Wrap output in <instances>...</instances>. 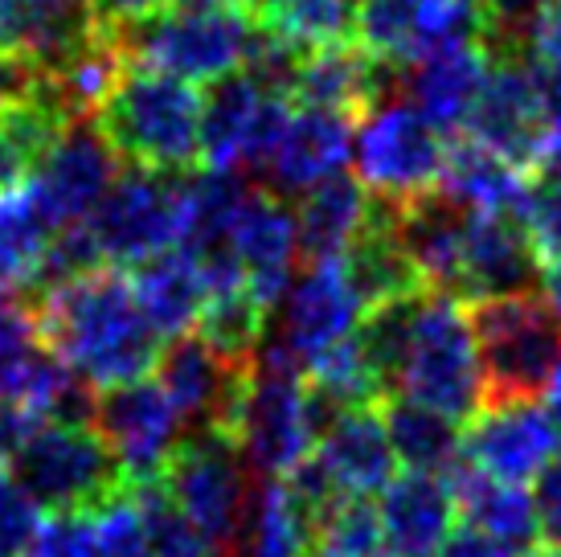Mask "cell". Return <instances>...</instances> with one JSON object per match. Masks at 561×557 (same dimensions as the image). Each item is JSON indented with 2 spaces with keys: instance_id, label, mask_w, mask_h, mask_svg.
<instances>
[{
  "instance_id": "c3c4849f",
  "label": "cell",
  "mask_w": 561,
  "mask_h": 557,
  "mask_svg": "<svg viewBox=\"0 0 561 557\" xmlns=\"http://www.w3.org/2000/svg\"><path fill=\"white\" fill-rule=\"evenodd\" d=\"M33 422L21 410H13V406L0 398V467L9 464V455L16 451V443L25 439V431H30Z\"/></svg>"
},
{
  "instance_id": "ee69618b",
  "label": "cell",
  "mask_w": 561,
  "mask_h": 557,
  "mask_svg": "<svg viewBox=\"0 0 561 557\" xmlns=\"http://www.w3.org/2000/svg\"><path fill=\"white\" fill-rule=\"evenodd\" d=\"M37 341V311L33 299L16 287L0 283V373L9 370V361L21 356Z\"/></svg>"
},
{
  "instance_id": "484cf974",
  "label": "cell",
  "mask_w": 561,
  "mask_h": 557,
  "mask_svg": "<svg viewBox=\"0 0 561 557\" xmlns=\"http://www.w3.org/2000/svg\"><path fill=\"white\" fill-rule=\"evenodd\" d=\"M533 172L513 164L508 156L492 152L480 139H451L443 152L435 193L468 214H508L520 217L533 193Z\"/></svg>"
},
{
  "instance_id": "8d00e7d4",
  "label": "cell",
  "mask_w": 561,
  "mask_h": 557,
  "mask_svg": "<svg viewBox=\"0 0 561 557\" xmlns=\"http://www.w3.org/2000/svg\"><path fill=\"white\" fill-rule=\"evenodd\" d=\"M127 492L140 509L144 537H148L157 557H226V549H218L185 512L172 504L169 492L160 488V480L127 484Z\"/></svg>"
},
{
  "instance_id": "603a6c76",
  "label": "cell",
  "mask_w": 561,
  "mask_h": 557,
  "mask_svg": "<svg viewBox=\"0 0 561 557\" xmlns=\"http://www.w3.org/2000/svg\"><path fill=\"white\" fill-rule=\"evenodd\" d=\"M374 504L386 557H435L455 528L451 480L435 471H393Z\"/></svg>"
},
{
  "instance_id": "1f68e13d",
  "label": "cell",
  "mask_w": 561,
  "mask_h": 557,
  "mask_svg": "<svg viewBox=\"0 0 561 557\" xmlns=\"http://www.w3.org/2000/svg\"><path fill=\"white\" fill-rule=\"evenodd\" d=\"M291 209H296L299 250L308 259H328V254H344L348 242L365 230V221L374 214V193L357 177L336 172L308 193H299Z\"/></svg>"
},
{
  "instance_id": "4316f807",
  "label": "cell",
  "mask_w": 561,
  "mask_h": 557,
  "mask_svg": "<svg viewBox=\"0 0 561 557\" xmlns=\"http://www.w3.org/2000/svg\"><path fill=\"white\" fill-rule=\"evenodd\" d=\"M488 62H492V54L480 42H455V46L431 49L419 62L402 66L393 91H402V99H410L435 127L455 132V127H463L471 103L480 94Z\"/></svg>"
},
{
  "instance_id": "ba28073f",
  "label": "cell",
  "mask_w": 561,
  "mask_h": 557,
  "mask_svg": "<svg viewBox=\"0 0 561 557\" xmlns=\"http://www.w3.org/2000/svg\"><path fill=\"white\" fill-rule=\"evenodd\" d=\"M447 136L422 115L402 94H381L374 107H365L353 127L348 160L357 181L377 202H410L431 193L443 169Z\"/></svg>"
},
{
  "instance_id": "cb8c5ba5",
  "label": "cell",
  "mask_w": 561,
  "mask_h": 557,
  "mask_svg": "<svg viewBox=\"0 0 561 557\" xmlns=\"http://www.w3.org/2000/svg\"><path fill=\"white\" fill-rule=\"evenodd\" d=\"M103 21L91 0H0V54L46 75L87 46Z\"/></svg>"
},
{
  "instance_id": "e575fe53",
  "label": "cell",
  "mask_w": 561,
  "mask_h": 557,
  "mask_svg": "<svg viewBox=\"0 0 561 557\" xmlns=\"http://www.w3.org/2000/svg\"><path fill=\"white\" fill-rule=\"evenodd\" d=\"M58 230L21 185L0 193V283L33 295Z\"/></svg>"
},
{
  "instance_id": "4dcf8cb0",
  "label": "cell",
  "mask_w": 561,
  "mask_h": 557,
  "mask_svg": "<svg viewBox=\"0 0 561 557\" xmlns=\"http://www.w3.org/2000/svg\"><path fill=\"white\" fill-rule=\"evenodd\" d=\"M127 278H131V292L140 299L144 316L152 320V328L164 341L197 328L205 304V278L197 259L185 247H169L144 263L127 266Z\"/></svg>"
},
{
  "instance_id": "7bdbcfd3",
  "label": "cell",
  "mask_w": 561,
  "mask_h": 557,
  "mask_svg": "<svg viewBox=\"0 0 561 557\" xmlns=\"http://www.w3.org/2000/svg\"><path fill=\"white\" fill-rule=\"evenodd\" d=\"M37 521H42V509L0 467V557H21V549L30 545Z\"/></svg>"
},
{
  "instance_id": "5b68a950",
  "label": "cell",
  "mask_w": 561,
  "mask_h": 557,
  "mask_svg": "<svg viewBox=\"0 0 561 557\" xmlns=\"http://www.w3.org/2000/svg\"><path fill=\"white\" fill-rule=\"evenodd\" d=\"M324 410L316 402L304 373L266 341L247 356V377L238 394L230 439L247 459L250 476H291L312 455Z\"/></svg>"
},
{
  "instance_id": "ac0fdd59",
  "label": "cell",
  "mask_w": 561,
  "mask_h": 557,
  "mask_svg": "<svg viewBox=\"0 0 561 557\" xmlns=\"http://www.w3.org/2000/svg\"><path fill=\"white\" fill-rule=\"evenodd\" d=\"M558 451V427L533 398H488L463 431V464L492 480L529 484Z\"/></svg>"
},
{
  "instance_id": "7c38bea8",
  "label": "cell",
  "mask_w": 561,
  "mask_h": 557,
  "mask_svg": "<svg viewBox=\"0 0 561 557\" xmlns=\"http://www.w3.org/2000/svg\"><path fill=\"white\" fill-rule=\"evenodd\" d=\"M365 299H360L357 283L348 278L341 254L312 259L304 275L287 283V292L275 304V332H266L263 341L279 349L299 373L316 353H324L328 344L353 337L365 316Z\"/></svg>"
},
{
  "instance_id": "277c9868",
  "label": "cell",
  "mask_w": 561,
  "mask_h": 557,
  "mask_svg": "<svg viewBox=\"0 0 561 557\" xmlns=\"http://www.w3.org/2000/svg\"><path fill=\"white\" fill-rule=\"evenodd\" d=\"M398 398L443 410V414L468 422L483 406V373L471 316L463 299L422 287L410 304V320L402 332L393 389Z\"/></svg>"
},
{
  "instance_id": "52a82bcc",
  "label": "cell",
  "mask_w": 561,
  "mask_h": 557,
  "mask_svg": "<svg viewBox=\"0 0 561 557\" xmlns=\"http://www.w3.org/2000/svg\"><path fill=\"white\" fill-rule=\"evenodd\" d=\"M471 337L480 353L483 402L537 398L561 356V320L541 292H513L471 304Z\"/></svg>"
},
{
  "instance_id": "2e32d148",
  "label": "cell",
  "mask_w": 561,
  "mask_h": 557,
  "mask_svg": "<svg viewBox=\"0 0 561 557\" xmlns=\"http://www.w3.org/2000/svg\"><path fill=\"white\" fill-rule=\"evenodd\" d=\"M287 94L263 87L254 75H234L209 82L202 107V164L214 172H250L263 160L266 144L287 111Z\"/></svg>"
},
{
  "instance_id": "8992f818",
  "label": "cell",
  "mask_w": 561,
  "mask_h": 557,
  "mask_svg": "<svg viewBox=\"0 0 561 557\" xmlns=\"http://www.w3.org/2000/svg\"><path fill=\"white\" fill-rule=\"evenodd\" d=\"M4 471L42 512L99 509L103 500L124 492V467L94 431L91 418H49L33 422L9 455Z\"/></svg>"
},
{
  "instance_id": "ab89813d",
  "label": "cell",
  "mask_w": 561,
  "mask_h": 557,
  "mask_svg": "<svg viewBox=\"0 0 561 557\" xmlns=\"http://www.w3.org/2000/svg\"><path fill=\"white\" fill-rule=\"evenodd\" d=\"M94 557H157L144 537L140 509L127 488L94 509Z\"/></svg>"
},
{
  "instance_id": "f546056e",
  "label": "cell",
  "mask_w": 561,
  "mask_h": 557,
  "mask_svg": "<svg viewBox=\"0 0 561 557\" xmlns=\"http://www.w3.org/2000/svg\"><path fill=\"white\" fill-rule=\"evenodd\" d=\"M455 492V516L468 528H480L483 537L508 545L513 554H529L537 537V516H533V496L525 492V484L492 480L476 467L459 464L447 471Z\"/></svg>"
},
{
  "instance_id": "44dd1931",
  "label": "cell",
  "mask_w": 561,
  "mask_h": 557,
  "mask_svg": "<svg viewBox=\"0 0 561 557\" xmlns=\"http://www.w3.org/2000/svg\"><path fill=\"white\" fill-rule=\"evenodd\" d=\"M348 144H353V120L324 107H304L287 103L275 136L266 144L263 160L254 172H263L271 193L299 197L312 185L344 172L348 164Z\"/></svg>"
},
{
  "instance_id": "4fadbf2b",
  "label": "cell",
  "mask_w": 561,
  "mask_h": 557,
  "mask_svg": "<svg viewBox=\"0 0 561 557\" xmlns=\"http://www.w3.org/2000/svg\"><path fill=\"white\" fill-rule=\"evenodd\" d=\"M115 172H119V156L94 127V120H70L46 152L37 156L21 189L37 202L54 230H66V226H82L94 214Z\"/></svg>"
},
{
  "instance_id": "d6a6232c",
  "label": "cell",
  "mask_w": 561,
  "mask_h": 557,
  "mask_svg": "<svg viewBox=\"0 0 561 557\" xmlns=\"http://www.w3.org/2000/svg\"><path fill=\"white\" fill-rule=\"evenodd\" d=\"M386 434H390V447L398 467L405 471H435L447 476L463 464V427L459 418L419 406L410 398H390L381 410Z\"/></svg>"
},
{
  "instance_id": "83f0119b",
  "label": "cell",
  "mask_w": 561,
  "mask_h": 557,
  "mask_svg": "<svg viewBox=\"0 0 561 557\" xmlns=\"http://www.w3.org/2000/svg\"><path fill=\"white\" fill-rule=\"evenodd\" d=\"M316 516V504L287 476H266L250 484L234 549L242 557H312Z\"/></svg>"
},
{
  "instance_id": "9c48e42d",
  "label": "cell",
  "mask_w": 561,
  "mask_h": 557,
  "mask_svg": "<svg viewBox=\"0 0 561 557\" xmlns=\"http://www.w3.org/2000/svg\"><path fill=\"white\" fill-rule=\"evenodd\" d=\"M185 172L119 164L115 181L87 217V234L103 266H127L152 259L181 242Z\"/></svg>"
},
{
  "instance_id": "8fae6325",
  "label": "cell",
  "mask_w": 561,
  "mask_h": 557,
  "mask_svg": "<svg viewBox=\"0 0 561 557\" xmlns=\"http://www.w3.org/2000/svg\"><path fill=\"white\" fill-rule=\"evenodd\" d=\"M398 471L390 434L377 406H348L324 418L312 455L287 476L316 504V512L336 496H377Z\"/></svg>"
},
{
  "instance_id": "681fc988",
  "label": "cell",
  "mask_w": 561,
  "mask_h": 557,
  "mask_svg": "<svg viewBox=\"0 0 561 557\" xmlns=\"http://www.w3.org/2000/svg\"><path fill=\"white\" fill-rule=\"evenodd\" d=\"M546 410H549V418H553V427H558V434H561V356H558V365H553V373H549V382H546Z\"/></svg>"
},
{
  "instance_id": "ffe728a7",
  "label": "cell",
  "mask_w": 561,
  "mask_h": 557,
  "mask_svg": "<svg viewBox=\"0 0 561 557\" xmlns=\"http://www.w3.org/2000/svg\"><path fill=\"white\" fill-rule=\"evenodd\" d=\"M152 377L169 394V402L176 406L185 431L214 427V431L230 434V418H234L238 394H242L247 361H234V356L218 353L205 337L185 332V337L164 341Z\"/></svg>"
},
{
  "instance_id": "60d3db41",
  "label": "cell",
  "mask_w": 561,
  "mask_h": 557,
  "mask_svg": "<svg viewBox=\"0 0 561 557\" xmlns=\"http://www.w3.org/2000/svg\"><path fill=\"white\" fill-rule=\"evenodd\" d=\"M21 557H94V509L42 516Z\"/></svg>"
},
{
  "instance_id": "7402d4cb",
  "label": "cell",
  "mask_w": 561,
  "mask_h": 557,
  "mask_svg": "<svg viewBox=\"0 0 561 557\" xmlns=\"http://www.w3.org/2000/svg\"><path fill=\"white\" fill-rule=\"evenodd\" d=\"M537 254L520 217L508 214H468L459 234V263H455V299H492V295L537 292Z\"/></svg>"
},
{
  "instance_id": "e0dca14e",
  "label": "cell",
  "mask_w": 561,
  "mask_h": 557,
  "mask_svg": "<svg viewBox=\"0 0 561 557\" xmlns=\"http://www.w3.org/2000/svg\"><path fill=\"white\" fill-rule=\"evenodd\" d=\"M209 250H226L242 266L254 299L266 311H275L279 295L296 278V263L304 254L299 250L296 209L271 189L247 185V193L238 197L234 214L226 221V230H221L218 247Z\"/></svg>"
},
{
  "instance_id": "f907efd6",
  "label": "cell",
  "mask_w": 561,
  "mask_h": 557,
  "mask_svg": "<svg viewBox=\"0 0 561 557\" xmlns=\"http://www.w3.org/2000/svg\"><path fill=\"white\" fill-rule=\"evenodd\" d=\"M197 4H242V0H197Z\"/></svg>"
},
{
  "instance_id": "74e56055",
  "label": "cell",
  "mask_w": 561,
  "mask_h": 557,
  "mask_svg": "<svg viewBox=\"0 0 561 557\" xmlns=\"http://www.w3.org/2000/svg\"><path fill=\"white\" fill-rule=\"evenodd\" d=\"M312 557H386L374 496H336L316 516Z\"/></svg>"
},
{
  "instance_id": "6da1fadb",
  "label": "cell",
  "mask_w": 561,
  "mask_h": 557,
  "mask_svg": "<svg viewBox=\"0 0 561 557\" xmlns=\"http://www.w3.org/2000/svg\"><path fill=\"white\" fill-rule=\"evenodd\" d=\"M33 311L42 344L94 394L157 370L164 337L144 316L131 278L119 266H91L54 283L33 299Z\"/></svg>"
},
{
  "instance_id": "7dc6e473",
  "label": "cell",
  "mask_w": 561,
  "mask_h": 557,
  "mask_svg": "<svg viewBox=\"0 0 561 557\" xmlns=\"http://www.w3.org/2000/svg\"><path fill=\"white\" fill-rule=\"evenodd\" d=\"M91 4L103 25H124V21H136L144 13H157V9H164L172 0H91Z\"/></svg>"
},
{
  "instance_id": "30bf717a",
  "label": "cell",
  "mask_w": 561,
  "mask_h": 557,
  "mask_svg": "<svg viewBox=\"0 0 561 557\" xmlns=\"http://www.w3.org/2000/svg\"><path fill=\"white\" fill-rule=\"evenodd\" d=\"M169 500L202 528L218 549H234L250 500V467L226 431H185L160 471Z\"/></svg>"
},
{
  "instance_id": "f6af8a7d",
  "label": "cell",
  "mask_w": 561,
  "mask_h": 557,
  "mask_svg": "<svg viewBox=\"0 0 561 557\" xmlns=\"http://www.w3.org/2000/svg\"><path fill=\"white\" fill-rule=\"evenodd\" d=\"M533 516H537V537L549 549H561V451L533 476Z\"/></svg>"
},
{
  "instance_id": "5bb4252c",
  "label": "cell",
  "mask_w": 561,
  "mask_h": 557,
  "mask_svg": "<svg viewBox=\"0 0 561 557\" xmlns=\"http://www.w3.org/2000/svg\"><path fill=\"white\" fill-rule=\"evenodd\" d=\"M91 422L94 431L103 434L111 455L119 459L127 484L160 480L169 455L176 451L181 434H185V422L176 414V406L169 402V394L160 389L152 373L136 377V382H124V386L99 389Z\"/></svg>"
},
{
  "instance_id": "f1b7e54d",
  "label": "cell",
  "mask_w": 561,
  "mask_h": 557,
  "mask_svg": "<svg viewBox=\"0 0 561 557\" xmlns=\"http://www.w3.org/2000/svg\"><path fill=\"white\" fill-rule=\"evenodd\" d=\"M0 398L13 410H21L30 422L91 418L94 410V389L82 382L79 373L66 370L58 353L42 344V337L21 356H13L9 370L0 373Z\"/></svg>"
},
{
  "instance_id": "836d02e7",
  "label": "cell",
  "mask_w": 561,
  "mask_h": 557,
  "mask_svg": "<svg viewBox=\"0 0 561 557\" xmlns=\"http://www.w3.org/2000/svg\"><path fill=\"white\" fill-rule=\"evenodd\" d=\"M242 4L259 30L299 54L348 42L357 16V0H242Z\"/></svg>"
},
{
  "instance_id": "d590c367",
  "label": "cell",
  "mask_w": 561,
  "mask_h": 557,
  "mask_svg": "<svg viewBox=\"0 0 561 557\" xmlns=\"http://www.w3.org/2000/svg\"><path fill=\"white\" fill-rule=\"evenodd\" d=\"M62 127L66 120L37 87L21 99L0 103V193L30 177L37 156L46 152Z\"/></svg>"
},
{
  "instance_id": "b9f144b4",
  "label": "cell",
  "mask_w": 561,
  "mask_h": 557,
  "mask_svg": "<svg viewBox=\"0 0 561 557\" xmlns=\"http://www.w3.org/2000/svg\"><path fill=\"white\" fill-rule=\"evenodd\" d=\"M520 226L529 234L537 266L541 271H561V177L533 185L529 202L520 209Z\"/></svg>"
},
{
  "instance_id": "bcb514c9",
  "label": "cell",
  "mask_w": 561,
  "mask_h": 557,
  "mask_svg": "<svg viewBox=\"0 0 561 557\" xmlns=\"http://www.w3.org/2000/svg\"><path fill=\"white\" fill-rule=\"evenodd\" d=\"M435 557H520V554H513L508 545L492 542V537H483L480 528L459 525L447 533V542L438 545Z\"/></svg>"
},
{
  "instance_id": "d6986e66",
  "label": "cell",
  "mask_w": 561,
  "mask_h": 557,
  "mask_svg": "<svg viewBox=\"0 0 561 557\" xmlns=\"http://www.w3.org/2000/svg\"><path fill=\"white\" fill-rule=\"evenodd\" d=\"M463 132L533 172V160L549 136V115L541 82L525 58H492L488 62V75H483L480 94L463 120Z\"/></svg>"
},
{
  "instance_id": "f35d334b",
  "label": "cell",
  "mask_w": 561,
  "mask_h": 557,
  "mask_svg": "<svg viewBox=\"0 0 561 557\" xmlns=\"http://www.w3.org/2000/svg\"><path fill=\"white\" fill-rule=\"evenodd\" d=\"M476 4H480V46L492 58H525V42L549 0H476Z\"/></svg>"
},
{
  "instance_id": "7a4b0ae2",
  "label": "cell",
  "mask_w": 561,
  "mask_h": 557,
  "mask_svg": "<svg viewBox=\"0 0 561 557\" xmlns=\"http://www.w3.org/2000/svg\"><path fill=\"white\" fill-rule=\"evenodd\" d=\"M202 107L205 91H197V82L124 62L94 111V127L127 164L188 172L202 169Z\"/></svg>"
},
{
  "instance_id": "3957f363",
  "label": "cell",
  "mask_w": 561,
  "mask_h": 557,
  "mask_svg": "<svg viewBox=\"0 0 561 557\" xmlns=\"http://www.w3.org/2000/svg\"><path fill=\"white\" fill-rule=\"evenodd\" d=\"M124 62L152 66L185 82H218L242 70L254 42V16L247 4H197L172 0L157 13H144L124 25H107Z\"/></svg>"
},
{
  "instance_id": "9a60e30c",
  "label": "cell",
  "mask_w": 561,
  "mask_h": 557,
  "mask_svg": "<svg viewBox=\"0 0 561 557\" xmlns=\"http://www.w3.org/2000/svg\"><path fill=\"white\" fill-rule=\"evenodd\" d=\"M357 46L390 70L455 42H480L476 0H357Z\"/></svg>"
},
{
  "instance_id": "d4e9b609",
  "label": "cell",
  "mask_w": 561,
  "mask_h": 557,
  "mask_svg": "<svg viewBox=\"0 0 561 557\" xmlns=\"http://www.w3.org/2000/svg\"><path fill=\"white\" fill-rule=\"evenodd\" d=\"M393 87H398V70L369 58L360 46L341 42V46H320L299 58L287 99L353 120L365 107H374L381 94H393Z\"/></svg>"
}]
</instances>
